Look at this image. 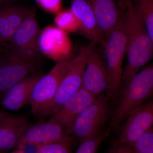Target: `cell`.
I'll use <instances>...</instances> for the list:
<instances>
[{
    "label": "cell",
    "mask_w": 153,
    "mask_h": 153,
    "mask_svg": "<svg viewBox=\"0 0 153 153\" xmlns=\"http://www.w3.org/2000/svg\"><path fill=\"white\" fill-rule=\"evenodd\" d=\"M109 135L105 131L81 142L76 153H97L102 143Z\"/></svg>",
    "instance_id": "obj_21"
},
{
    "label": "cell",
    "mask_w": 153,
    "mask_h": 153,
    "mask_svg": "<svg viewBox=\"0 0 153 153\" xmlns=\"http://www.w3.org/2000/svg\"><path fill=\"white\" fill-rule=\"evenodd\" d=\"M96 43L91 42L83 47L86 65L82 86L84 89L97 97L106 92L108 87V73L105 59L97 50Z\"/></svg>",
    "instance_id": "obj_9"
},
{
    "label": "cell",
    "mask_w": 153,
    "mask_h": 153,
    "mask_svg": "<svg viewBox=\"0 0 153 153\" xmlns=\"http://www.w3.org/2000/svg\"><path fill=\"white\" fill-rule=\"evenodd\" d=\"M112 103L105 93L96 97L74 121L70 135L83 141L102 132L112 113Z\"/></svg>",
    "instance_id": "obj_4"
},
{
    "label": "cell",
    "mask_w": 153,
    "mask_h": 153,
    "mask_svg": "<svg viewBox=\"0 0 153 153\" xmlns=\"http://www.w3.org/2000/svg\"><path fill=\"white\" fill-rule=\"evenodd\" d=\"M153 124V100L138 107L129 114L122 124L118 136L113 143L130 144L147 130Z\"/></svg>",
    "instance_id": "obj_11"
},
{
    "label": "cell",
    "mask_w": 153,
    "mask_h": 153,
    "mask_svg": "<svg viewBox=\"0 0 153 153\" xmlns=\"http://www.w3.org/2000/svg\"><path fill=\"white\" fill-rule=\"evenodd\" d=\"M39 34L40 29L35 10H30L9 42L11 50L20 57L36 63Z\"/></svg>",
    "instance_id": "obj_7"
},
{
    "label": "cell",
    "mask_w": 153,
    "mask_h": 153,
    "mask_svg": "<svg viewBox=\"0 0 153 153\" xmlns=\"http://www.w3.org/2000/svg\"><path fill=\"white\" fill-rule=\"evenodd\" d=\"M130 145L139 153H153V126L138 137Z\"/></svg>",
    "instance_id": "obj_20"
},
{
    "label": "cell",
    "mask_w": 153,
    "mask_h": 153,
    "mask_svg": "<svg viewBox=\"0 0 153 153\" xmlns=\"http://www.w3.org/2000/svg\"><path fill=\"white\" fill-rule=\"evenodd\" d=\"M0 45H1V42H0Z\"/></svg>",
    "instance_id": "obj_30"
},
{
    "label": "cell",
    "mask_w": 153,
    "mask_h": 153,
    "mask_svg": "<svg viewBox=\"0 0 153 153\" xmlns=\"http://www.w3.org/2000/svg\"><path fill=\"white\" fill-rule=\"evenodd\" d=\"M131 0H118V4L120 9L125 12L126 8L127 3L128 1H131Z\"/></svg>",
    "instance_id": "obj_26"
},
{
    "label": "cell",
    "mask_w": 153,
    "mask_h": 153,
    "mask_svg": "<svg viewBox=\"0 0 153 153\" xmlns=\"http://www.w3.org/2000/svg\"><path fill=\"white\" fill-rule=\"evenodd\" d=\"M96 97L82 86L52 115L50 120L59 124L70 135L76 119L85 108L93 103Z\"/></svg>",
    "instance_id": "obj_13"
},
{
    "label": "cell",
    "mask_w": 153,
    "mask_h": 153,
    "mask_svg": "<svg viewBox=\"0 0 153 153\" xmlns=\"http://www.w3.org/2000/svg\"><path fill=\"white\" fill-rule=\"evenodd\" d=\"M81 53L57 61L48 74L43 76L36 83L28 103L34 115L38 110L52 98L61 80L71 66L79 59Z\"/></svg>",
    "instance_id": "obj_6"
},
{
    "label": "cell",
    "mask_w": 153,
    "mask_h": 153,
    "mask_svg": "<svg viewBox=\"0 0 153 153\" xmlns=\"http://www.w3.org/2000/svg\"><path fill=\"white\" fill-rule=\"evenodd\" d=\"M14 1L15 0H0V7L7 5L9 3Z\"/></svg>",
    "instance_id": "obj_27"
},
{
    "label": "cell",
    "mask_w": 153,
    "mask_h": 153,
    "mask_svg": "<svg viewBox=\"0 0 153 153\" xmlns=\"http://www.w3.org/2000/svg\"><path fill=\"white\" fill-rule=\"evenodd\" d=\"M74 139L60 125L49 120L29 126L23 134L17 149H24L27 144L37 146L57 142H74Z\"/></svg>",
    "instance_id": "obj_10"
},
{
    "label": "cell",
    "mask_w": 153,
    "mask_h": 153,
    "mask_svg": "<svg viewBox=\"0 0 153 153\" xmlns=\"http://www.w3.org/2000/svg\"><path fill=\"white\" fill-rule=\"evenodd\" d=\"M73 142H57L36 146L37 153H72Z\"/></svg>",
    "instance_id": "obj_22"
},
{
    "label": "cell",
    "mask_w": 153,
    "mask_h": 153,
    "mask_svg": "<svg viewBox=\"0 0 153 153\" xmlns=\"http://www.w3.org/2000/svg\"><path fill=\"white\" fill-rule=\"evenodd\" d=\"M9 153H25V152L24 150L17 149L14 150Z\"/></svg>",
    "instance_id": "obj_28"
},
{
    "label": "cell",
    "mask_w": 153,
    "mask_h": 153,
    "mask_svg": "<svg viewBox=\"0 0 153 153\" xmlns=\"http://www.w3.org/2000/svg\"><path fill=\"white\" fill-rule=\"evenodd\" d=\"M62 0H43L40 6L50 13H57L60 11Z\"/></svg>",
    "instance_id": "obj_25"
},
{
    "label": "cell",
    "mask_w": 153,
    "mask_h": 153,
    "mask_svg": "<svg viewBox=\"0 0 153 153\" xmlns=\"http://www.w3.org/2000/svg\"><path fill=\"white\" fill-rule=\"evenodd\" d=\"M36 63L15 54L12 50L3 49L0 45V94H4L25 77L34 74Z\"/></svg>",
    "instance_id": "obj_8"
},
{
    "label": "cell",
    "mask_w": 153,
    "mask_h": 153,
    "mask_svg": "<svg viewBox=\"0 0 153 153\" xmlns=\"http://www.w3.org/2000/svg\"><path fill=\"white\" fill-rule=\"evenodd\" d=\"M79 59L63 76L52 98L38 110L35 116L40 120L52 116L82 87L86 65L84 49L80 50Z\"/></svg>",
    "instance_id": "obj_5"
},
{
    "label": "cell",
    "mask_w": 153,
    "mask_h": 153,
    "mask_svg": "<svg viewBox=\"0 0 153 153\" xmlns=\"http://www.w3.org/2000/svg\"><path fill=\"white\" fill-rule=\"evenodd\" d=\"M87 1L92 7L100 32L105 43L111 32L124 16L125 12L115 0Z\"/></svg>",
    "instance_id": "obj_15"
},
{
    "label": "cell",
    "mask_w": 153,
    "mask_h": 153,
    "mask_svg": "<svg viewBox=\"0 0 153 153\" xmlns=\"http://www.w3.org/2000/svg\"><path fill=\"white\" fill-rule=\"evenodd\" d=\"M126 29V63L121 86L129 82L152 59L153 41L131 1L127 3L124 13Z\"/></svg>",
    "instance_id": "obj_1"
},
{
    "label": "cell",
    "mask_w": 153,
    "mask_h": 153,
    "mask_svg": "<svg viewBox=\"0 0 153 153\" xmlns=\"http://www.w3.org/2000/svg\"><path fill=\"white\" fill-rule=\"evenodd\" d=\"M153 91L152 64L139 71L127 84L121 86L106 131L110 134L116 131L133 111L152 95Z\"/></svg>",
    "instance_id": "obj_2"
},
{
    "label": "cell",
    "mask_w": 153,
    "mask_h": 153,
    "mask_svg": "<svg viewBox=\"0 0 153 153\" xmlns=\"http://www.w3.org/2000/svg\"></svg>",
    "instance_id": "obj_31"
},
{
    "label": "cell",
    "mask_w": 153,
    "mask_h": 153,
    "mask_svg": "<svg viewBox=\"0 0 153 153\" xmlns=\"http://www.w3.org/2000/svg\"><path fill=\"white\" fill-rule=\"evenodd\" d=\"M43 76L35 73L14 85L4 94L2 101L3 107L10 111L21 109L29 101L34 86Z\"/></svg>",
    "instance_id": "obj_17"
},
{
    "label": "cell",
    "mask_w": 153,
    "mask_h": 153,
    "mask_svg": "<svg viewBox=\"0 0 153 153\" xmlns=\"http://www.w3.org/2000/svg\"><path fill=\"white\" fill-rule=\"evenodd\" d=\"M29 126L25 116L0 110V153H9L17 149Z\"/></svg>",
    "instance_id": "obj_12"
},
{
    "label": "cell",
    "mask_w": 153,
    "mask_h": 153,
    "mask_svg": "<svg viewBox=\"0 0 153 153\" xmlns=\"http://www.w3.org/2000/svg\"><path fill=\"white\" fill-rule=\"evenodd\" d=\"M126 41L124 16L111 32L104 47L108 73V87L105 94L113 105L116 101L121 85Z\"/></svg>",
    "instance_id": "obj_3"
},
{
    "label": "cell",
    "mask_w": 153,
    "mask_h": 153,
    "mask_svg": "<svg viewBox=\"0 0 153 153\" xmlns=\"http://www.w3.org/2000/svg\"><path fill=\"white\" fill-rule=\"evenodd\" d=\"M16 30L7 20L0 7V42H9L13 36Z\"/></svg>",
    "instance_id": "obj_23"
},
{
    "label": "cell",
    "mask_w": 153,
    "mask_h": 153,
    "mask_svg": "<svg viewBox=\"0 0 153 153\" xmlns=\"http://www.w3.org/2000/svg\"><path fill=\"white\" fill-rule=\"evenodd\" d=\"M35 1L40 6L43 0H35Z\"/></svg>",
    "instance_id": "obj_29"
},
{
    "label": "cell",
    "mask_w": 153,
    "mask_h": 153,
    "mask_svg": "<svg viewBox=\"0 0 153 153\" xmlns=\"http://www.w3.org/2000/svg\"><path fill=\"white\" fill-rule=\"evenodd\" d=\"M55 23L57 28L65 32H74L80 30L79 21L70 9L57 12L55 18Z\"/></svg>",
    "instance_id": "obj_19"
},
{
    "label": "cell",
    "mask_w": 153,
    "mask_h": 153,
    "mask_svg": "<svg viewBox=\"0 0 153 153\" xmlns=\"http://www.w3.org/2000/svg\"><path fill=\"white\" fill-rule=\"evenodd\" d=\"M38 38V47L42 52L58 61L71 54L72 46L66 32L59 28L48 27Z\"/></svg>",
    "instance_id": "obj_14"
},
{
    "label": "cell",
    "mask_w": 153,
    "mask_h": 153,
    "mask_svg": "<svg viewBox=\"0 0 153 153\" xmlns=\"http://www.w3.org/2000/svg\"><path fill=\"white\" fill-rule=\"evenodd\" d=\"M70 10L79 21L80 30L83 35L94 43H100L104 47L102 38L95 15L90 3L87 0H71Z\"/></svg>",
    "instance_id": "obj_16"
},
{
    "label": "cell",
    "mask_w": 153,
    "mask_h": 153,
    "mask_svg": "<svg viewBox=\"0 0 153 153\" xmlns=\"http://www.w3.org/2000/svg\"><path fill=\"white\" fill-rule=\"evenodd\" d=\"M106 153H139L131 145L125 143H112Z\"/></svg>",
    "instance_id": "obj_24"
},
{
    "label": "cell",
    "mask_w": 153,
    "mask_h": 153,
    "mask_svg": "<svg viewBox=\"0 0 153 153\" xmlns=\"http://www.w3.org/2000/svg\"><path fill=\"white\" fill-rule=\"evenodd\" d=\"M131 1L153 41V0H131Z\"/></svg>",
    "instance_id": "obj_18"
}]
</instances>
